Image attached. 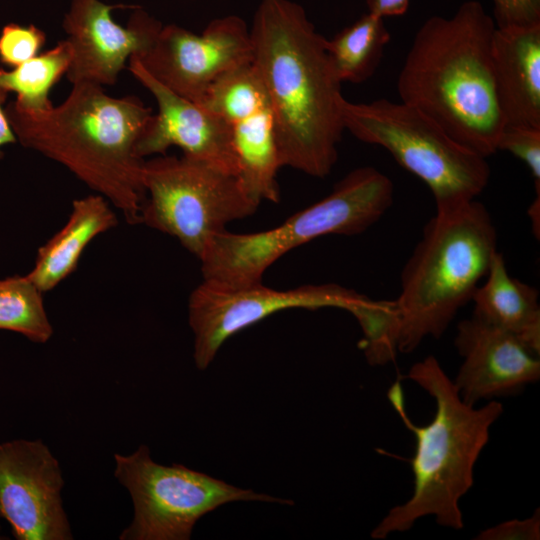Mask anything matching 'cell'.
I'll return each mask as SVG.
<instances>
[{
    "label": "cell",
    "mask_w": 540,
    "mask_h": 540,
    "mask_svg": "<svg viewBox=\"0 0 540 540\" xmlns=\"http://www.w3.org/2000/svg\"><path fill=\"white\" fill-rule=\"evenodd\" d=\"M252 64L272 107L281 167L324 178L338 159L345 130L341 81L326 40L304 9L262 0L250 29Z\"/></svg>",
    "instance_id": "cell-1"
},
{
    "label": "cell",
    "mask_w": 540,
    "mask_h": 540,
    "mask_svg": "<svg viewBox=\"0 0 540 540\" xmlns=\"http://www.w3.org/2000/svg\"><path fill=\"white\" fill-rule=\"evenodd\" d=\"M4 111L22 146L64 166L128 223H140L145 160L135 146L153 113L138 97H112L82 82L59 106L27 112L10 103Z\"/></svg>",
    "instance_id": "cell-2"
},
{
    "label": "cell",
    "mask_w": 540,
    "mask_h": 540,
    "mask_svg": "<svg viewBox=\"0 0 540 540\" xmlns=\"http://www.w3.org/2000/svg\"><path fill=\"white\" fill-rule=\"evenodd\" d=\"M495 21L479 1L451 17L432 16L416 32L397 80L400 101L425 113L454 139L488 158L503 120L492 69Z\"/></svg>",
    "instance_id": "cell-3"
},
{
    "label": "cell",
    "mask_w": 540,
    "mask_h": 540,
    "mask_svg": "<svg viewBox=\"0 0 540 540\" xmlns=\"http://www.w3.org/2000/svg\"><path fill=\"white\" fill-rule=\"evenodd\" d=\"M407 378L433 397L435 415L429 424L416 426L406 416L401 386L391 387L389 399L416 440L410 460L414 486L410 498L391 508L372 530L376 540L407 531L426 516L446 528L464 527L460 500L473 486L475 464L504 410L495 400L480 408L466 404L432 355L413 364Z\"/></svg>",
    "instance_id": "cell-4"
},
{
    "label": "cell",
    "mask_w": 540,
    "mask_h": 540,
    "mask_svg": "<svg viewBox=\"0 0 540 540\" xmlns=\"http://www.w3.org/2000/svg\"><path fill=\"white\" fill-rule=\"evenodd\" d=\"M496 251V227L475 199L426 223L402 269L399 296L389 301L397 352L411 353L425 338L444 334Z\"/></svg>",
    "instance_id": "cell-5"
},
{
    "label": "cell",
    "mask_w": 540,
    "mask_h": 540,
    "mask_svg": "<svg viewBox=\"0 0 540 540\" xmlns=\"http://www.w3.org/2000/svg\"><path fill=\"white\" fill-rule=\"evenodd\" d=\"M393 198L387 175L371 166L354 169L329 195L275 228L213 234L199 258L203 280L226 286L262 282L267 268L294 248L323 235L366 231L389 210Z\"/></svg>",
    "instance_id": "cell-6"
},
{
    "label": "cell",
    "mask_w": 540,
    "mask_h": 540,
    "mask_svg": "<svg viewBox=\"0 0 540 540\" xmlns=\"http://www.w3.org/2000/svg\"><path fill=\"white\" fill-rule=\"evenodd\" d=\"M345 130L362 142L386 149L430 189L436 213L453 211L487 186V158L454 139L436 121L402 101L378 99L341 103Z\"/></svg>",
    "instance_id": "cell-7"
},
{
    "label": "cell",
    "mask_w": 540,
    "mask_h": 540,
    "mask_svg": "<svg viewBox=\"0 0 540 540\" xmlns=\"http://www.w3.org/2000/svg\"><path fill=\"white\" fill-rule=\"evenodd\" d=\"M140 223L176 238L198 259L209 238L259 206L238 175L186 156L145 160Z\"/></svg>",
    "instance_id": "cell-8"
},
{
    "label": "cell",
    "mask_w": 540,
    "mask_h": 540,
    "mask_svg": "<svg viewBox=\"0 0 540 540\" xmlns=\"http://www.w3.org/2000/svg\"><path fill=\"white\" fill-rule=\"evenodd\" d=\"M114 461V475L128 490L134 507L133 519L121 532V540H188L202 516L230 502L294 504L236 487L182 464H159L146 445L129 455L116 453Z\"/></svg>",
    "instance_id": "cell-9"
},
{
    "label": "cell",
    "mask_w": 540,
    "mask_h": 540,
    "mask_svg": "<svg viewBox=\"0 0 540 540\" xmlns=\"http://www.w3.org/2000/svg\"><path fill=\"white\" fill-rule=\"evenodd\" d=\"M368 299L337 284L276 290L262 282L226 286L203 280L188 300L195 365L200 370L208 368L228 338L276 312L293 308L315 310L336 307L352 313Z\"/></svg>",
    "instance_id": "cell-10"
},
{
    "label": "cell",
    "mask_w": 540,
    "mask_h": 540,
    "mask_svg": "<svg viewBox=\"0 0 540 540\" xmlns=\"http://www.w3.org/2000/svg\"><path fill=\"white\" fill-rule=\"evenodd\" d=\"M228 125L239 178L258 202H278L281 168L269 97L252 62L219 78L198 102Z\"/></svg>",
    "instance_id": "cell-11"
},
{
    "label": "cell",
    "mask_w": 540,
    "mask_h": 540,
    "mask_svg": "<svg viewBox=\"0 0 540 540\" xmlns=\"http://www.w3.org/2000/svg\"><path fill=\"white\" fill-rule=\"evenodd\" d=\"M135 57L161 84L199 102L219 78L252 62L250 29L238 16L214 19L201 34L162 26L150 48Z\"/></svg>",
    "instance_id": "cell-12"
},
{
    "label": "cell",
    "mask_w": 540,
    "mask_h": 540,
    "mask_svg": "<svg viewBox=\"0 0 540 540\" xmlns=\"http://www.w3.org/2000/svg\"><path fill=\"white\" fill-rule=\"evenodd\" d=\"M60 464L40 439L0 442V517L17 540L73 538Z\"/></svg>",
    "instance_id": "cell-13"
},
{
    "label": "cell",
    "mask_w": 540,
    "mask_h": 540,
    "mask_svg": "<svg viewBox=\"0 0 540 540\" xmlns=\"http://www.w3.org/2000/svg\"><path fill=\"white\" fill-rule=\"evenodd\" d=\"M117 8L100 0H72L63 21L66 41L72 52L66 77L70 83L114 85L131 56H140L155 41L162 25L137 8L126 27L111 17Z\"/></svg>",
    "instance_id": "cell-14"
},
{
    "label": "cell",
    "mask_w": 540,
    "mask_h": 540,
    "mask_svg": "<svg viewBox=\"0 0 540 540\" xmlns=\"http://www.w3.org/2000/svg\"><path fill=\"white\" fill-rule=\"evenodd\" d=\"M128 69L156 100L158 112L152 115L141 132L136 155H163L171 146L183 156L239 175L231 132L226 122L198 102L184 98L156 80L135 56Z\"/></svg>",
    "instance_id": "cell-15"
},
{
    "label": "cell",
    "mask_w": 540,
    "mask_h": 540,
    "mask_svg": "<svg viewBox=\"0 0 540 540\" xmlns=\"http://www.w3.org/2000/svg\"><path fill=\"white\" fill-rule=\"evenodd\" d=\"M454 344L463 362L453 383L468 405L518 394L540 378L539 355L475 315L459 322Z\"/></svg>",
    "instance_id": "cell-16"
},
{
    "label": "cell",
    "mask_w": 540,
    "mask_h": 540,
    "mask_svg": "<svg viewBox=\"0 0 540 540\" xmlns=\"http://www.w3.org/2000/svg\"><path fill=\"white\" fill-rule=\"evenodd\" d=\"M491 53L503 124L540 128V23L496 26Z\"/></svg>",
    "instance_id": "cell-17"
},
{
    "label": "cell",
    "mask_w": 540,
    "mask_h": 540,
    "mask_svg": "<svg viewBox=\"0 0 540 540\" xmlns=\"http://www.w3.org/2000/svg\"><path fill=\"white\" fill-rule=\"evenodd\" d=\"M117 223L114 207L103 196L75 199L66 223L38 249L26 275L43 293L51 291L76 270L90 242Z\"/></svg>",
    "instance_id": "cell-18"
},
{
    "label": "cell",
    "mask_w": 540,
    "mask_h": 540,
    "mask_svg": "<svg viewBox=\"0 0 540 540\" xmlns=\"http://www.w3.org/2000/svg\"><path fill=\"white\" fill-rule=\"evenodd\" d=\"M471 300L473 315L518 338L531 352L540 354V306L538 290L509 275L503 255L496 251Z\"/></svg>",
    "instance_id": "cell-19"
},
{
    "label": "cell",
    "mask_w": 540,
    "mask_h": 540,
    "mask_svg": "<svg viewBox=\"0 0 540 540\" xmlns=\"http://www.w3.org/2000/svg\"><path fill=\"white\" fill-rule=\"evenodd\" d=\"M389 41L384 18L370 12L326 40L331 64L341 83H362L369 79L377 70Z\"/></svg>",
    "instance_id": "cell-20"
},
{
    "label": "cell",
    "mask_w": 540,
    "mask_h": 540,
    "mask_svg": "<svg viewBox=\"0 0 540 540\" xmlns=\"http://www.w3.org/2000/svg\"><path fill=\"white\" fill-rule=\"evenodd\" d=\"M72 58L71 47L65 40L53 48L15 67L11 71L0 69V89L16 93V108L27 112H40L53 107L49 92L66 74Z\"/></svg>",
    "instance_id": "cell-21"
},
{
    "label": "cell",
    "mask_w": 540,
    "mask_h": 540,
    "mask_svg": "<svg viewBox=\"0 0 540 540\" xmlns=\"http://www.w3.org/2000/svg\"><path fill=\"white\" fill-rule=\"evenodd\" d=\"M43 292L27 275L0 279V330L18 333L44 344L53 336Z\"/></svg>",
    "instance_id": "cell-22"
},
{
    "label": "cell",
    "mask_w": 540,
    "mask_h": 540,
    "mask_svg": "<svg viewBox=\"0 0 540 540\" xmlns=\"http://www.w3.org/2000/svg\"><path fill=\"white\" fill-rule=\"evenodd\" d=\"M507 151L529 168L535 191L540 194V128L504 124L497 141V151Z\"/></svg>",
    "instance_id": "cell-23"
},
{
    "label": "cell",
    "mask_w": 540,
    "mask_h": 540,
    "mask_svg": "<svg viewBox=\"0 0 540 540\" xmlns=\"http://www.w3.org/2000/svg\"><path fill=\"white\" fill-rule=\"evenodd\" d=\"M46 42L44 31L34 25H5L0 33V62L17 67L34 58Z\"/></svg>",
    "instance_id": "cell-24"
},
{
    "label": "cell",
    "mask_w": 540,
    "mask_h": 540,
    "mask_svg": "<svg viewBox=\"0 0 540 540\" xmlns=\"http://www.w3.org/2000/svg\"><path fill=\"white\" fill-rule=\"evenodd\" d=\"M497 27L540 23V0H492Z\"/></svg>",
    "instance_id": "cell-25"
},
{
    "label": "cell",
    "mask_w": 540,
    "mask_h": 540,
    "mask_svg": "<svg viewBox=\"0 0 540 540\" xmlns=\"http://www.w3.org/2000/svg\"><path fill=\"white\" fill-rule=\"evenodd\" d=\"M476 540H539L540 512L537 509L530 517L508 520L482 530Z\"/></svg>",
    "instance_id": "cell-26"
},
{
    "label": "cell",
    "mask_w": 540,
    "mask_h": 540,
    "mask_svg": "<svg viewBox=\"0 0 540 540\" xmlns=\"http://www.w3.org/2000/svg\"><path fill=\"white\" fill-rule=\"evenodd\" d=\"M366 4L368 12L385 19L405 14L410 0H366Z\"/></svg>",
    "instance_id": "cell-27"
},
{
    "label": "cell",
    "mask_w": 540,
    "mask_h": 540,
    "mask_svg": "<svg viewBox=\"0 0 540 540\" xmlns=\"http://www.w3.org/2000/svg\"><path fill=\"white\" fill-rule=\"evenodd\" d=\"M8 93L0 89V160L4 157L3 147L15 143L16 136L8 122L3 104L6 101Z\"/></svg>",
    "instance_id": "cell-28"
},
{
    "label": "cell",
    "mask_w": 540,
    "mask_h": 540,
    "mask_svg": "<svg viewBox=\"0 0 540 540\" xmlns=\"http://www.w3.org/2000/svg\"><path fill=\"white\" fill-rule=\"evenodd\" d=\"M540 214V194H537V196L535 197L534 201L531 203L529 209H528V215L531 219V222H532V229H533V232H534V235L537 239H539V230H540V226H539V215Z\"/></svg>",
    "instance_id": "cell-29"
}]
</instances>
